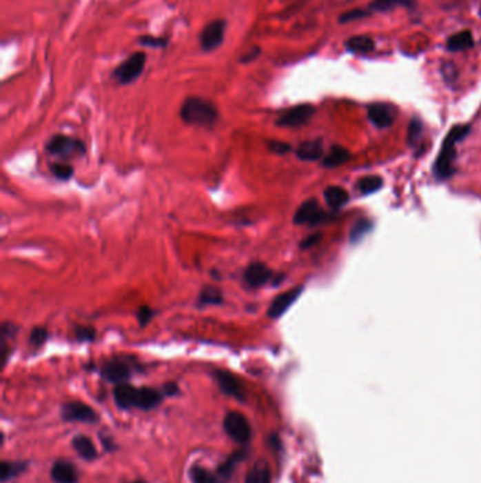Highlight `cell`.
I'll return each mask as SVG.
<instances>
[{"label":"cell","instance_id":"cell-1","mask_svg":"<svg viewBox=\"0 0 481 483\" xmlns=\"http://www.w3.org/2000/svg\"><path fill=\"white\" fill-rule=\"evenodd\" d=\"M179 116L188 125L199 128H212L219 117L218 108L207 99L199 97L187 98L179 110Z\"/></svg>","mask_w":481,"mask_h":483},{"label":"cell","instance_id":"cell-2","mask_svg":"<svg viewBox=\"0 0 481 483\" xmlns=\"http://www.w3.org/2000/svg\"><path fill=\"white\" fill-rule=\"evenodd\" d=\"M470 132V126L459 125L453 126L447 133L440 147V153L435 164V175L439 179H446L455 172L453 161L456 159V144Z\"/></svg>","mask_w":481,"mask_h":483},{"label":"cell","instance_id":"cell-3","mask_svg":"<svg viewBox=\"0 0 481 483\" xmlns=\"http://www.w3.org/2000/svg\"><path fill=\"white\" fill-rule=\"evenodd\" d=\"M226 434L237 444H247L252 440V427L247 417L238 411H230L223 420Z\"/></svg>","mask_w":481,"mask_h":483},{"label":"cell","instance_id":"cell-4","mask_svg":"<svg viewBox=\"0 0 481 483\" xmlns=\"http://www.w3.org/2000/svg\"><path fill=\"white\" fill-rule=\"evenodd\" d=\"M144 66L145 54L134 52L113 71V78L122 85L132 83L141 75V72L144 71Z\"/></svg>","mask_w":481,"mask_h":483},{"label":"cell","instance_id":"cell-5","mask_svg":"<svg viewBox=\"0 0 481 483\" xmlns=\"http://www.w3.org/2000/svg\"><path fill=\"white\" fill-rule=\"evenodd\" d=\"M47 152L50 155L68 157L72 155H83L85 153V144L81 140L71 139L64 135H57L51 137V140L47 143Z\"/></svg>","mask_w":481,"mask_h":483},{"label":"cell","instance_id":"cell-6","mask_svg":"<svg viewBox=\"0 0 481 483\" xmlns=\"http://www.w3.org/2000/svg\"><path fill=\"white\" fill-rule=\"evenodd\" d=\"M225 30H226V21L225 20H214L209 24H206L199 36V43L203 51L210 52L221 47V44L225 40Z\"/></svg>","mask_w":481,"mask_h":483},{"label":"cell","instance_id":"cell-7","mask_svg":"<svg viewBox=\"0 0 481 483\" xmlns=\"http://www.w3.org/2000/svg\"><path fill=\"white\" fill-rule=\"evenodd\" d=\"M315 113V108L312 105H298L295 108L288 109L284 112L278 119L277 125L281 128H299L308 124L311 117Z\"/></svg>","mask_w":481,"mask_h":483},{"label":"cell","instance_id":"cell-8","mask_svg":"<svg viewBox=\"0 0 481 483\" xmlns=\"http://www.w3.org/2000/svg\"><path fill=\"white\" fill-rule=\"evenodd\" d=\"M215 377L218 380L221 390L226 396L233 397L238 402L246 400V397H247L246 388H245L242 380H240L237 376H234L233 373H230L227 371H216Z\"/></svg>","mask_w":481,"mask_h":483},{"label":"cell","instance_id":"cell-9","mask_svg":"<svg viewBox=\"0 0 481 483\" xmlns=\"http://www.w3.org/2000/svg\"><path fill=\"white\" fill-rule=\"evenodd\" d=\"M367 113L370 122L378 129L389 128L397 119V109L389 103H371Z\"/></svg>","mask_w":481,"mask_h":483},{"label":"cell","instance_id":"cell-10","mask_svg":"<svg viewBox=\"0 0 481 483\" xmlns=\"http://www.w3.org/2000/svg\"><path fill=\"white\" fill-rule=\"evenodd\" d=\"M61 415L65 421H79V422H96L99 420L98 413L81 402H71L63 406Z\"/></svg>","mask_w":481,"mask_h":483},{"label":"cell","instance_id":"cell-11","mask_svg":"<svg viewBox=\"0 0 481 483\" xmlns=\"http://www.w3.org/2000/svg\"><path fill=\"white\" fill-rule=\"evenodd\" d=\"M325 218L323 210L315 199H308L300 204L294 215V222L296 225H316Z\"/></svg>","mask_w":481,"mask_h":483},{"label":"cell","instance_id":"cell-12","mask_svg":"<svg viewBox=\"0 0 481 483\" xmlns=\"http://www.w3.org/2000/svg\"><path fill=\"white\" fill-rule=\"evenodd\" d=\"M101 373H102L103 379H106L112 383L122 384L132 376V368L126 360L113 359V360H109L108 364H105L102 366Z\"/></svg>","mask_w":481,"mask_h":483},{"label":"cell","instance_id":"cell-13","mask_svg":"<svg viewBox=\"0 0 481 483\" xmlns=\"http://www.w3.org/2000/svg\"><path fill=\"white\" fill-rule=\"evenodd\" d=\"M274 276H273V271L269 270L264 263L261 262H254L252 263L246 270H245V275H243V279L246 282V284L252 288H257V287H261L264 284H267L269 280H272Z\"/></svg>","mask_w":481,"mask_h":483},{"label":"cell","instance_id":"cell-14","mask_svg":"<svg viewBox=\"0 0 481 483\" xmlns=\"http://www.w3.org/2000/svg\"><path fill=\"white\" fill-rule=\"evenodd\" d=\"M300 294H303V287H295L277 295L273 301V304L268 308V317L273 319L280 318L283 314L287 313V310L295 303Z\"/></svg>","mask_w":481,"mask_h":483},{"label":"cell","instance_id":"cell-15","mask_svg":"<svg viewBox=\"0 0 481 483\" xmlns=\"http://www.w3.org/2000/svg\"><path fill=\"white\" fill-rule=\"evenodd\" d=\"M163 397L164 395L160 390H156L152 387H139L134 408H140V410L156 408L163 402Z\"/></svg>","mask_w":481,"mask_h":483},{"label":"cell","instance_id":"cell-16","mask_svg":"<svg viewBox=\"0 0 481 483\" xmlns=\"http://www.w3.org/2000/svg\"><path fill=\"white\" fill-rule=\"evenodd\" d=\"M137 388L132 384L122 383L117 384L113 390V397L116 404L120 408H134L136 407V397H137Z\"/></svg>","mask_w":481,"mask_h":483},{"label":"cell","instance_id":"cell-17","mask_svg":"<svg viewBox=\"0 0 481 483\" xmlns=\"http://www.w3.org/2000/svg\"><path fill=\"white\" fill-rule=\"evenodd\" d=\"M51 477L55 483H76L78 471L68 461H58L51 468Z\"/></svg>","mask_w":481,"mask_h":483},{"label":"cell","instance_id":"cell-18","mask_svg":"<svg viewBox=\"0 0 481 483\" xmlns=\"http://www.w3.org/2000/svg\"><path fill=\"white\" fill-rule=\"evenodd\" d=\"M295 153L303 161H316L323 156V144L320 140H308L300 143Z\"/></svg>","mask_w":481,"mask_h":483},{"label":"cell","instance_id":"cell-19","mask_svg":"<svg viewBox=\"0 0 481 483\" xmlns=\"http://www.w3.org/2000/svg\"><path fill=\"white\" fill-rule=\"evenodd\" d=\"M72 446L76 451V454L82 457L85 461H94L98 458V449L94 441L86 435H76L72 440Z\"/></svg>","mask_w":481,"mask_h":483},{"label":"cell","instance_id":"cell-20","mask_svg":"<svg viewBox=\"0 0 481 483\" xmlns=\"http://www.w3.org/2000/svg\"><path fill=\"white\" fill-rule=\"evenodd\" d=\"M446 47H447L449 51H453V52L466 51V50L473 48L474 47L473 33L470 32V30H463V32H460V33H456L453 36H450L447 39Z\"/></svg>","mask_w":481,"mask_h":483},{"label":"cell","instance_id":"cell-21","mask_svg":"<svg viewBox=\"0 0 481 483\" xmlns=\"http://www.w3.org/2000/svg\"><path fill=\"white\" fill-rule=\"evenodd\" d=\"M416 5L415 0H373L370 3L369 9L371 12H393L397 8H407V9H413Z\"/></svg>","mask_w":481,"mask_h":483},{"label":"cell","instance_id":"cell-22","mask_svg":"<svg viewBox=\"0 0 481 483\" xmlns=\"http://www.w3.org/2000/svg\"><path fill=\"white\" fill-rule=\"evenodd\" d=\"M350 153L349 150L342 147V146H334L329 150L327 155L323 157V166L327 168H335L339 166H343L349 161Z\"/></svg>","mask_w":481,"mask_h":483},{"label":"cell","instance_id":"cell-23","mask_svg":"<svg viewBox=\"0 0 481 483\" xmlns=\"http://www.w3.org/2000/svg\"><path fill=\"white\" fill-rule=\"evenodd\" d=\"M347 51L353 54H370L374 51V40L369 36H354L345 43Z\"/></svg>","mask_w":481,"mask_h":483},{"label":"cell","instance_id":"cell-24","mask_svg":"<svg viewBox=\"0 0 481 483\" xmlns=\"http://www.w3.org/2000/svg\"><path fill=\"white\" fill-rule=\"evenodd\" d=\"M323 197H325L326 204L332 209H339V208H342L343 205H346L349 202L347 191L345 188L336 187V186L327 187L325 190V193H323Z\"/></svg>","mask_w":481,"mask_h":483},{"label":"cell","instance_id":"cell-25","mask_svg":"<svg viewBox=\"0 0 481 483\" xmlns=\"http://www.w3.org/2000/svg\"><path fill=\"white\" fill-rule=\"evenodd\" d=\"M246 455H247V452H246L245 449L236 451L233 455H230V457L218 468V472H216V473H218L222 479L229 480L230 476H232V473H233V471H234V468H236V465H237L240 461H243V460L246 458Z\"/></svg>","mask_w":481,"mask_h":483},{"label":"cell","instance_id":"cell-26","mask_svg":"<svg viewBox=\"0 0 481 483\" xmlns=\"http://www.w3.org/2000/svg\"><path fill=\"white\" fill-rule=\"evenodd\" d=\"M199 307H207V306H218L223 303V294L219 288L212 287V286H206L205 288H202L201 294H199Z\"/></svg>","mask_w":481,"mask_h":483},{"label":"cell","instance_id":"cell-27","mask_svg":"<svg viewBox=\"0 0 481 483\" xmlns=\"http://www.w3.org/2000/svg\"><path fill=\"white\" fill-rule=\"evenodd\" d=\"M245 483H272V473H269L267 464L264 461L257 462L250 469L249 475L246 476Z\"/></svg>","mask_w":481,"mask_h":483},{"label":"cell","instance_id":"cell-28","mask_svg":"<svg viewBox=\"0 0 481 483\" xmlns=\"http://www.w3.org/2000/svg\"><path fill=\"white\" fill-rule=\"evenodd\" d=\"M357 190L362 195H370L382 187V178L378 175H366L357 181Z\"/></svg>","mask_w":481,"mask_h":483},{"label":"cell","instance_id":"cell-29","mask_svg":"<svg viewBox=\"0 0 481 483\" xmlns=\"http://www.w3.org/2000/svg\"><path fill=\"white\" fill-rule=\"evenodd\" d=\"M191 479L195 483H227V480L222 479L218 473L209 472L207 469L198 465L191 469Z\"/></svg>","mask_w":481,"mask_h":483},{"label":"cell","instance_id":"cell-30","mask_svg":"<svg viewBox=\"0 0 481 483\" xmlns=\"http://www.w3.org/2000/svg\"><path fill=\"white\" fill-rule=\"evenodd\" d=\"M371 222L369 219H360L350 232V240L351 244H358L370 230H371Z\"/></svg>","mask_w":481,"mask_h":483},{"label":"cell","instance_id":"cell-31","mask_svg":"<svg viewBox=\"0 0 481 483\" xmlns=\"http://www.w3.org/2000/svg\"><path fill=\"white\" fill-rule=\"evenodd\" d=\"M24 469H25V464H23V462H8V461H5L2 464V472H0V473H2V480L6 482V480H9V479L23 473Z\"/></svg>","mask_w":481,"mask_h":483},{"label":"cell","instance_id":"cell-32","mask_svg":"<svg viewBox=\"0 0 481 483\" xmlns=\"http://www.w3.org/2000/svg\"><path fill=\"white\" fill-rule=\"evenodd\" d=\"M422 135H424L422 122L418 119H412L408 128V143L411 146H416L420 141V139H422Z\"/></svg>","mask_w":481,"mask_h":483},{"label":"cell","instance_id":"cell-33","mask_svg":"<svg viewBox=\"0 0 481 483\" xmlns=\"http://www.w3.org/2000/svg\"><path fill=\"white\" fill-rule=\"evenodd\" d=\"M50 170L58 179H70L74 174V167L68 163H52Z\"/></svg>","mask_w":481,"mask_h":483},{"label":"cell","instance_id":"cell-34","mask_svg":"<svg viewBox=\"0 0 481 483\" xmlns=\"http://www.w3.org/2000/svg\"><path fill=\"white\" fill-rule=\"evenodd\" d=\"M139 44L145 46V47H152V48H164V47H167L168 40L163 39V37L141 36V37H139Z\"/></svg>","mask_w":481,"mask_h":483},{"label":"cell","instance_id":"cell-35","mask_svg":"<svg viewBox=\"0 0 481 483\" xmlns=\"http://www.w3.org/2000/svg\"><path fill=\"white\" fill-rule=\"evenodd\" d=\"M47 338H48L47 329L43 326H36L32 331V335H30V342H32L34 346H43L45 344Z\"/></svg>","mask_w":481,"mask_h":483},{"label":"cell","instance_id":"cell-36","mask_svg":"<svg viewBox=\"0 0 481 483\" xmlns=\"http://www.w3.org/2000/svg\"><path fill=\"white\" fill-rule=\"evenodd\" d=\"M75 335L81 342H91L95 339V329L92 326H76Z\"/></svg>","mask_w":481,"mask_h":483},{"label":"cell","instance_id":"cell-37","mask_svg":"<svg viewBox=\"0 0 481 483\" xmlns=\"http://www.w3.org/2000/svg\"><path fill=\"white\" fill-rule=\"evenodd\" d=\"M268 148H269V152L276 153V155H287L291 152V146L288 143L277 141V140L268 141Z\"/></svg>","mask_w":481,"mask_h":483},{"label":"cell","instance_id":"cell-38","mask_svg":"<svg viewBox=\"0 0 481 483\" xmlns=\"http://www.w3.org/2000/svg\"><path fill=\"white\" fill-rule=\"evenodd\" d=\"M370 12L367 10H362V9H354V10H350L345 14L340 16V23H349V21H354V20H358V19H363L366 16H369Z\"/></svg>","mask_w":481,"mask_h":483},{"label":"cell","instance_id":"cell-39","mask_svg":"<svg viewBox=\"0 0 481 483\" xmlns=\"http://www.w3.org/2000/svg\"><path fill=\"white\" fill-rule=\"evenodd\" d=\"M153 315H154V311H153L152 308H150V307H141V308L137 311V319H139V322H140L141 326L147 325L150 321H152Z\"/></svg>","mask_w":481,"mask_h":483},{"label":"cell","instance_id":"cell-40","mask_svg":"<svg viewBox=\"0 0 481 483\" xmlns=\"http://www.w3.org/2000/svg\"><path fill=\"white\" fill-rule=\"evenodd\" d=\"M320 237H322V236H320L319 233H314V235L305 237V239L303 240V244H300V248H303V249H309V248L315 246V245L318 244V241L320 240Z\"/></svg>","mask_w":481,"mask_h":483},{"label":"cell","instance_id":"cell-41","mask_svg":"<svg viewBox=\"0 0 481 483\" xmlns=\"http://www.w3.org/2000/svg\"><path fill=\"white\" fill-rule=\"evenodd\" d=\"M260 52H261V50L258 48V47H254L250 52H247V54H245V57L242 58V59H240V61H242V63H245V64H247V63H252V61H254V59L256 58H258V55H260Z\"/></svg>","mask_w":481,"mask_h":483},{"label":"cell","instance_id":"cell-42","mask_svg":"<svg viewBox=\"0 0 481 483\" xmlns=\"http://www.w3.org/2000/svg\"><path fill=\"white\" fill-rule=\"evenodd\" d=\"M179 393V388L175 383H167L164 387H163V395L164 396H175Z\"/></svg>","mask_w":481,"mask_h":483},{"label":"cell","instance_id":"cell-43","mask_svg":"<svg viewBox=\"0 0 481 483\" xmlns=\"http://www.w3.org/2000/svg\"><path fill=\"white\" fill-rule=\"evenodd\" d=\"M132 483H147V482H144V480H136V482H132Z\"/></svg>","mask_w":481,"mask_h":483},{"label":"cell","instance_id":"cell-44","mask_svg":"<svg viewBox=\"0 0 481 483\" xmlns=\"http://www.w3.org/2000/svg\"><path fill=\"white\" fill-rule=\"evenodd\" d=\"M480 16H481V8H480Z\"/></svg>","mask_w":481,"mask_h":483}]
</instances>
